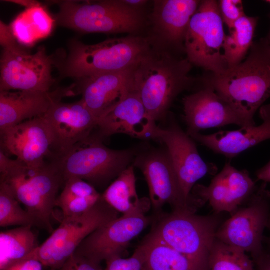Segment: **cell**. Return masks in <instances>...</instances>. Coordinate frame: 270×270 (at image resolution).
Here are the masks:
<instances>
[{
  "mask_svg": "<svg viewBox=\"0 0 270 270\" xmlns=\"http://www.w3.org/2000/svg\"><path fill=\"white\" fill-rule=\"evenodd\" d=\"M152 48L148 38L140 36L110 38L90 45L73 39L66 55L55 54L54 66L62 78L76 80L136 66Z\"/></svg>",
  "mask_w": 270,
  "mask_h": 270,
  "instance_id": "cell-3",
  "label": "cell"
},
{
  "mask_svg": "<svg viewBox=\"0 0 270 270\" xmlns=\"http://www.w3.org/2000/svg\"><path fill=\"white\" fill-rule=\"evenodd\" d=\"M258 18L246 15L238 20L226 36L224 54L228 68L242 63L250 49Z\"/></svg>",
  "mask_w": 270,
  "mask_h": 270,
  "instance_id": "cell-28",
  "label": "cell"
},
{
  "mask_svg": "<svg viewBox=\"0 0 270 270\" xmlns=\"http://www.w3.org/2000/svg\"><path fill=\"white\" fill-rule=\"evenodd\" d=\"M0 183L38 220L42 228L53 232L52 213L44 202L48 190V180L40 168L29 167L0 150Z\"/></svg>",
  "mask_w": 270,
  "mask_h": 270,
  "instance_id": "cell-12",
  "label": "cell"
},
{
  "mask_svg": "<svg viewBox=\"0 0 270 270\" xmlns=\"http://www.w3.org/2000/svg\"><path fill=\"white\" fill-rule=\"evenodd\" d=\"M9 190L0 183V226H36L42 228L38 220L20 206Z\"/></svg>",
  "mask_w": 270,
  "mask_h": 270,
  "instance_id": "cell-30",
  "label": "cell"
},
{
  "mask_svg": "<svg viewBox=\"0 0 270 270\" xmlns=\"http://www.w3.org/2000/svg\"><path fill=\"white\" fill-rule=\"evenodd\" d=\"M258 180L270 182V162L256 172Z\"/></svg>",
  "mask_w": 270,
  "mask_h": 270,
  "instance_id": "cell-38",
  "label": "cell"
},
{
  "mask_svg": "<svg viewBox=\"0 0 270 270\" xmlns=\"http://www.w3.org/2000/svg\"><path fill=\"white\" fill-rule=\"evenodd\" d=\"M118 214L102 196L86 213L63 218L58 227L50 237L24 259H35L44 268L58 269L68 260L90 234L119 217Z\"/></svg>",
  "mask_w": 270,
  "mask_h": 270,
  "instance_id": "cell-7",
  "label": "cell"
},
{
  "mask_svg": "<svg viewBox=\"0 0 270 270\" xmlns=\"http://www.w3.org/2000/svg\"><path fill=\"white\" fill-rule=\"evenodd\" d=\"M102 196L110 206L122 215L134 213L146 214L152 208L149 198H139L138 195L132 164L109 185L102 194Z\"/></svg>",
  "mask_w": 270,
  "mask_h": 270,
  "instance_id": "cell-24",
  "label": "cell"
},
{
  "mask_svg": "<svg viewBox=\"0 0 270 270\" xmlns=\"http://www.w3.org/2000/svg\"><path fill=\"white\" fill-rule=\"evenodd\" d=\"M252 260L242 250L216 238L208 258V270H254Z\"/></svg>",
  "mask_w": 270,
  "mask_h": 270,
  "instance_id": "cell-29",
  "label": "cell"
},
{
  "mask_svg": "<svg viewBox=\"0 0 270 270\" xmlns=\"http://www.w3.org/2000/svg\"><path fill=\"white\" fill-rule=\"evenodd\" d=\"M150 138L162 142L167 150L182 188L190 196L196 183L208 174L216 172L212 164L206 163L200 156L194 140L184 132L176 120L170 118L166 128L156 124Z\"/></svg>",
  "mask_w": 270,
  "mask_h": 270,
  "instance_id": "cell-13",
  "label": "cell"
},
{
  "mask_svg": "<svg viewBox=\"0 0 270 270\" xmlns=\"http://www.w3.org/2000/svg\"><path fill=\"white\" fill-rule=\"evenodd\" d=\"M136 65L120 71L76 79V94L82 96L80 100L98 119L136 90L134 73Z\"/></svg>",
  "mask_w": 270,
  "mask_h": 270,
  "instance_id": "cell-18",
  "label": "cell"
},
{
  "mask_svg": "<svg viewBox=\"0 0 270 270\" xmlns=\"http://www.w3.org/2000/svg\"><path fill=\"white\" fill-rule=\"evenodd\" d=\"M201 1L156 0L150 15L153 38L156 48L174 52L184 50V41L192 18Z\"/></svg>",
  "mask_w": 270,
  "mask_h": 270,
  "instance_id": "cell-19",
  "label": "cell"
},
{
  "mask_svg": "<svg viewBox=\"0 0 270 270\" xmlns=\"http://www.w3.org/2000/svg\"><path fill=\"white\" fill-rule=\"evenodd\" d=\"M132 164L145 177L154 215L161 214L166 204L173 212L192 214L204 204L192 194H185L166 148L138 150Z\"/></svg>",
  "mask_w": 270,
  "mask_h": 270,
  "instance_id": "cell-8",
  "label": "cell"
},
{
  "mask_svg": "<svg viewBox=\"0 0 270 270\" xmlns=\"http://www.w3.org/2000/svg\"><path fill=\"white\" fill-rule=\"evenodd\" d=\"M256 270H270V250H263L252 257Z\"/></svg>",
  "mask_w": 270,
  "mask_h": 270,
  "instance_id": "cell-37",
  "label": "cell"
},
{
  "mask_svg": "<svg viewBox=\"0 0 270 270\" xmlns=\"http://www.w3.org/2000/svg\"><path fill=\"white\" fill-rule=\"evenodd\" d=\"M266 2H268V3H270V0H266Z\"/></svg>",
  "mask_w": 270,
  "mask_h": 270,
  "instance_id": "cell-43",
  "label": "cell"
},
{
  "mask_svg": "<svg viewBox=\"0 0 270 270\" xmlns=\"http://www.w3.org/2000/svg\"><path fill=\"white\" fill-rule=\"evenodd\" d=\"M202 82L214 90L246 121L270 98V46L267 38L253 42L248 58L238 65L218 74L210 73Z\"/></svg>",
  "mask_w": 270,
  "mask_h": 270,
  "instance_id": "cell-1",
  "label": "cell"
},
{
  "mask_svg": "<svg viewBox=\"0 0 270 270\" xmlns=\"http://www.w3.org/2000/svg\"><path fill=\"white\" fill-rule=\"evenodd\" d=\"M143 262V252L138 246L129 258H124L120 256H116L106 260L104 270H142Z\"/></svg>",
  "mask_w": 270,
  "mask_h": 270,
  "instance_id": "cell-32",
  "label": "cell"
},
{
  "mask_svg": "<svg viewBox=\"0 0 270 270\" xmlns=\"http://www.w3.org/2000/svg\"><path fill=\"white\" fill-rule=\"evenodd\" d=\"M32 228L18 226L0 232V270L24 259L39 246Z\"/></svg>",
  "mask_w": 270,
  "mask_h": 270,
  "instance_id": "cell-27",
  "label": "cell"
},
{
  "mask_svg": "<svg viewBox=\"0 0 270 270\" xmlns=\"http://www.w3.org/2000/svg\"><path fill=\"white\" fill-rule=\"evenodd\" d=\"M266 228H268L270 232V216L266 225ZM264 242L266 244L268 249L270 250V235L268 237L264 236Z\"/></svg>",
  "mask_w": 270,
  "mask_h": 270,
  "instance_id": "cell-41",
  "label": "cell"
},
{
  "mask_svg": "<svg viewBox=\"0 0 270 270\" xmlns=\"http://www.w3.org/2000/svg\"><path fill=\"white\" fill-rule=\"evenodd\" d=\"M56 21L40 4L26 8L10 27L18 42L24 46H34L51 34Z\"/></svg>",
  "mask_w": 270,
  "mask_h": 270,
  "instance_id": "cell-26",
  "label": "cell"
},
{
  "mask_svg": "<svg viewBox=\"0 0 270 270\" xmlns=\"http://www.w3.org/2000/svg\"><path fill=\"white\" fill-rule=\"evenodd\" d=\"M154 216L148 235L208 267L210 252L221 225L218 216L173 212Z\"/></svg>",
  "mask_w": 270,
  "mask_h": 270,
  "instance_id": "cell-6",
  "label": "cell"
},
{
  "mask_svg": "<svg viewBox=\"0 0 270 270\" xmlns=\"http://www.w3.org/2000/svg\"><path fill=\"white\" fill-rule=\"evenodd\" d=\"M44 266L35 259L22 260L8 268L6 270H43Z\"/></svg>",
  "mask_w": 270,
  "mask_h": 270,
  "instance_id": "cell-36",
  "label": "cell"
},
{
  "mask_svg": "<svg viewBox=\"0 0 270 270\" xmlns=\"http://www.w3.org/2000/svg\"><path fill=\"white\" fill-rule=\"evenodd\" d=\"M0 44L3 48H15L20 44L14 37L10 26L0 22Z\"/></svg>",
  "mask_w": 270,
  "mask_h": 270,
  "instance_id": "cell-35",
  "label": "cell"
},
{
  "mask_svg": "<svg viewBox=\"0 0 270 270\" xmlns=\"http://www.w3.org/2000/svg\"><path fill=\"white\" fill-rule=\"evenodd\" d=\"M256 188L247 170H238L228 162L208 186L196 184L191 194L204 204L208 202L216 214H234Z\"/></svg>",
  "mask_w": 270,
  "mask_h": 270,
  "instance_id": "cell-20",
  "label": "cell"
},
{
  "mask_svg": "<svg viewBox=\"0 0 270 270\" xmlns=\"http://www.w3.org/2000/svg\"><path fill=\"white\" fill-rule=\"evenodd\" d=\"M218 4L223 22L228 26L229 30L233 28L238 20L246 16L240 0H221Z\"/></svg>",
  "mask_w": 270,
  "mask_h": 270,
  "instance_id": "cell-33",
  "label": "cell"
},
{
  "mask_svg": "<svg viewBox=\"0 0 270 270\" xmlns=\"http://www.w3.org/2000/svg\"><path fill=\"white\" fill-rule=\"evenodd\" d=\"M128 5L134 8L140 9L141 7L145 5L148 1L146 0H122Z\"/></svg>",
  "mask_w": 270,
  "mask_h": 270,
  "instance_id": "cell-40",
  "label": "cell"
},
{
  "mask_svg": "<svg viewBox=\"0 0 270 270\" xmlns=\"http://www.w3.org/2000/svg\"><path fill=\"white\" fill-rule=\"evenodd\" d=\"M100 197H78L70 198L64 200L56 202V206L62 211L63 218L78 216L82 214L90 209L102 198Z\"/></svg>",
  "mask_w": 270,
  "mask_h": 270,
  "instance_id": "cell-31",
  "label": "cell"
},
{
  "mask_svg": "<svg viewBox=\"0 0 270 270\" xmlns=\"http://www.w3.org/2000/svg\"><path fill=\"white\" fill-rule=\"evenodd\" d=\"M43 116L52 134V156L64 154L88 138L98 120L81 100L72 103L56 102Z\"/></svg>",
  "mask_w": 270,
  "mask_h": 270,
  "instance_id": "cell-16",
  "label": "cell"
},
{
  "mask_svg": "<svg viewBox=\"0 0 270 270\" xmlns=\"http://www.w3.org/2000/svg\"><path fill=\"white\" fill-rule=\"evenodd\" d=\"M156 124L148 116L140 94L135 90L98 119L96 128L90 136L102 142L119 134L136 138H150Z\"/></svg>",
  "mask_w": 270,
  "mask_h": 270,
  "instance_id": "cell-21",
  "label": "cell"
},
{
  "mask_svg": "<svg viewBox=\"0 0 270 270\" xmlns=\"http://www.w3.org/2000/svg\"><path fill=\"white\" fill-rule=\"evenodd\" d=\"M154 216L134 213L122 215L96 229L82 242L75 254L100 264L122 256L130 242L150 224Z\"/></svg>",
  "mask_w": 270,
  "mask_h": 270,
  "instance_id": "cell-14",
  "label": "cell"
},
{
  "mask_svg": "<svg viewBox=\"0 0 270 270\" xmlns=\"http://www.w3.org/2000/svg\"><path fill=\"white\" fill-rule=\"evenodd\" d=\"M52 134L44 116L0 130V150L31 168L46 164L45 158L52 154Z\"/></svg>",
  "mask_w": 270,
  "mask_h": 270,
  "instance_id": "cell-15",
  "label": "cell"
},
{
  "mask_svg": "<svg viewBox=\"0 0 270 270\" xmlns=\"http://www.w3.org/2000/svg\"><path fill=\"white\" fill-rule=\"evenodd\" d=\"M75 94L74 84L48 92H0V130L43 116L54 102Z\"/></svg>",
  "mask_w": 270,
  "mask_h": 270,
  "instance_id": "cell-22",
  "label": "cell"
},
{
  "mask_svg": "<svg viewBox=\"0 0 270 270\" xmlns=\"http://www.w3.org/2000/svg\"><path fill=\"white\" fill-rule=\"evenodd\" d=\"M248 206L236 212L221 224L216 238L250 252L252 258L264 249V232L270 216V192L263 182L248 200Z\"/></svg>",
  "mask_w": 270,
  "mask_h": 270,
  "instance_id": "cell-10",
  "label": "cell"
},
{
  "mask_svg": "<svg viewBox=\"0 0 270 270\" xmlns=\"http://www.w3.org/2000/svg\"><path fill=\"white\" fill-rule=\"evenodd\" d=\"M262 124L256 126H245L238 130L220 131L204 135L198 133L188 134L216 154L233 158L258 144L270 139V104L262 106L260 110Z\"/></svg>",
  "mask_w": 270,
  "mask_h": 270,
  "instance_id": "cell-23",
  "label": "cell"
},
{
  "mask_svg": "<svg viewBox=\"0 0 270 270\" xmlns=\"http://www.w3.org/2000/svg\"><path fill=\"white\" fill-rule=\"evenodd\" d=\"M192 68L186 58L154 46L136 65L134 88L152 120L165 118L176 97L196 83L190 76Z\"/></svg>",
  "mask_w": 270,
  "mask_h": 270,
  "instance_id": "cell-2",
  "label": "cell"
},
{
  "mask_svg": "<svg viewBox=\"0 0 270 270\" xmlns=\"http://www.w3.org/2000/svg\"><path fill=\"white\" fill-rule=\"evenodd\" d=\"M10 2H13L17 4L20 5L22 6L26 7V8H29L32 6H36L40 4V2L35 0H6Z\"/></svg>",
  "mask_w": 270,
  "mask_h": 270,
  "instance_id": "cell-39",
  "label": "cell"
},
{
  "mask_svg": "<svg viewBox=\"0 0 270 270\" xmlns=\"http://www.w3.org/2000/svg\"><path fill=\"white\" fill-rule=\"evenodd\" d=\"M202 86L183 100L184 120L187 126L188 134L231 124L242 127L253 126L210 86L203 82Z\"/></svg>",
  "mask_w": 270,
  "mask_h": 270,
  "instance_id": "cell-17",
  "label": "cell"
},
{
  "mask_svg": "<svg viewBox=\"0 0 270 270\" xmlns=\"http://www.w3.org/2000/svg\"><path fill=\"white\" fill-rule=\"evenodd\" d=\"M56 3L59 10L53 16L56 23L81 32L134 33L144 24L140 9L131 7L122 0Z\"/></svg>",
  "mask_w": 270,
  "mask_h": 270,
  "instance_id": "cell-5",
  "label": "cell"
},
{
  "mask_svg": "<svg viewBox=\"0 0 270 270\" xmlns=\"http://www.w3.org/2000/svg\"><path fill=\"white\" fill-rule=\"evenodd\" d=\"M0 62V92H48L56 83L52 74L55 55H48L43 46L33 54H28L20 45L3 48Z\"/></svg>",
  "mask_w": 270,
  "mask_h": 270,
  "instance_id": "cell-11",
  "label": "cell"
},
{
  "mask_svg": "<svg viewBox=\"0 0 270 270\" xmlns=\"http://www.w3.org/2000/svg\"><path fill=\"white\" fill-rule=\"evenodd\" d=\"M49 270H103L100 264L74 254L60 268Z\"/></svg>",
  "mask_w": 270,
  "mask_h": 270,
  "instance_id": "cell-34",
  "label": "cell"
},
{
  "mask_svg": "<svg viewBox=\"0 0 270 270\" xmlns=\"http://www.w3.org/2000/svg\"><path fill=\"white\" fill-rule=\"evenodd\" d=\"M218 2L202 0L191 18L184 41L186 58L192 65L218 74L228 66L224 54L226 34Z\"/></svg>",
  "mask_w": 270,
  "mask_h": 270,
  "instance_id": "cell-9",
  "label": "cell"
},
{
  "mask_svg": "<svg viewBox=\"0 0 270 270\" xmlns=\"http://www.w3.org/2000/svg\"><path fill=\"white\" fill-rule=\"evenodd\" d=\"M137 148L116 150L90 136L66 152L54 155L64 183L71 178L82 180L96 188H103L132 164Z\"/></svg>",
  "mask_w": 270,
  "mask_h": 270,
  "instance_id": "cell-4",
  "label": "cell"
},
{
  "mask_svg": "<svg viewBox=\"0 0 270 270\" xmlns=\"http://www.w3.org/2000/svg\"><path fill=\"white\" fill-rule=\"evenodd\" d=\"M143 252L142 270H208V267L147 235L139 245Z\"/></svg>",
  "mask_w": 270,
  "mask_h": 270,
  "instance_id": "cell-25",
  "label": "cell"
},
{
  "mask_svg": "<svg viewBox=\"0 0 270 270\" xmlns=\"http://www.w3.org/2000/svg\"><path fill=\"white\" fill-rule=\"evenodd\" d=\"M267 40H268V42L269 44V45L270 46V34H269V35H268V38H267Z\"/></svg>",
  "mask_w": 270,
  "mask_h": 270,
  "instance_id": "cell-42",
  "label": "cell"
}]
</instances>
